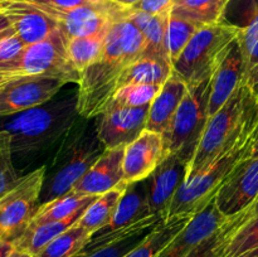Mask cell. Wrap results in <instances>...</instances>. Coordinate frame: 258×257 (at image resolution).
<instances>
[{"label": "cell", "mask_w": 258, "mask_h": 257, "mask_svg": "<svg viewBox=\"0 0 258 257\" xmlns=\"http://www.w3.org/2000/svg\"><path fill=\"white\" fill-rule=\"evenodd\" d=\"M27 2L33 3V4H43L49 5V7L62 8V9H72V8L92 4L88 0H27Z\"/></svg>", "instance_id": "cell-40"}, {"label": "cell", "mask_w": 258, "mask_h": 257, "mask_svg": "<svg viewBox=\"0 0 258 257\" xmlns=\"http://www.w3.org/2000/svg\"><path fill=\"white\" fill-rule=\"evenodd\" d=\"M9 257H34V256H30V254L24 253V252H20V251H17V249H15V251L13 252Z\"/></svg>", "instance_id": "cell-48"}, {"label": "cell", "mask_w": 258, "mask_h": 257, "mask_svg": "<svg viewBox=\"0 0 258 257\" xmlns=\"http://www.w3.org/2000/svg\"><path fill=\"white\" fill-rule=\"evenodd\" d=\"M45 166L35 169L0 196V238L14 241L40 207Z\"/></svg>", "instance_id": "cell-9"}, {"label": "cell", "mask_w": 258, "mask_h": 257, "mask_svg": "<svg viewBox=\"0 0 258 257\" xmlns=\"http://www.w3.org/2000/svg\"><path fill=\"white\" fill-rule=\"evenodd\" d=\"M121 10H122L123 15L138 27L145 39V50H144L143 55L163 58V59L169 60L168 54H166L165 35L171 12L149 14V13L144 12Z\"/></svg>", "instance_id": "cell-25"}, {"label": "cell", "mask_w": 258, "mask_h": 257, "mask_svg": "<svg viewBox=\"0 0 258 257\" xmlns=\"http://www.w3.org/2000/svg\"><path fill=\"white\" fill-rule=\"evenodd\" d=\"M105 150L97 138L96 126L90 131L86 125L76 126L75 123L64 136L50 168H45L40 206L72 190L75 184L90 170Z\"/></svg>", "instance_id": "cell-2"}, {"label": "cell", "mask_w": 258, "mask_h": 257, "mask_svg": "<svg viewBox=\"0 0 258 257\" xmlns=\"http://www.w3.org/2000/svg\"><path fill=\"white\" fill-rule=\"evenodd\" d=\"M191 217L178 216L163 219L138 246L125 257H158L169 242L184 228Z\"/></svg>", "instance_id": "cell-29"}, {"label": "cell", "mask_w": 258, "mask_h": 257, "mask_svg": "<svg viewBox=\"0 0 258 257\" xmlns=\"http://www.w3.org/2000/svg\"><path fill=\"white\" fill-rule=\"evenodd\" d=\"M164 218L160 216H151L134 226L107 234V236L91 238L90 243L103 241V239L113 238L108 243L101 244L91 249H82L73 257H125L131 249L135 248Z\"/></svg>", "instance_id": "cell-23"}, {"label": "cell", "mask_w": 258, "mask_h": 257, "mask_svg": "<svg viewBox=\"0 0 258 257\" xmlns=\"http://www.w3.org/2000/svg\"><path fill=\"white\" fill-rule=\"evenodd\" d=\"M258 248V199L228 218L218 231L219 257H237Z\"/></svg>", "instance_id": "cell-17"}, {"label": "cell", "mask_w": 258, "mask_h": 257, "mask_svg": "<svg viewBox=\"0 0 258 257\" xmlns=\"http://www.w3.org/2000/svg\"><path fill=\"white\" fill-rule=\"evenodd\" d=\"M3 2H27V0H3Z\"/></svg>", "instance_id": "cell-50"}, {"label": "cell", "mask_w": 258, "mask_h": 257, "mask_svg": "<svg viewBox=\"0 0 258 257\" xmlns=\"http://www.w3.org/2000/svg\"><path fill=\"white\" fill-rule=\"evenodd\" d=\"M97 197L98 196H86V194L73 190L68 191L67 194L49 203L42 204L28 226H38V224L49 223V222L63 221L78 213H82Z\"/></svg>", "instance_id": "cell-28"}, {"label": "cell", "mask_w": 258, "mask_h": 257, "mask_svg": "<svg viewBox=\"0 0 258 257\" xmlns=\"http://www.w3.org/2000/svg\"><path fill=\"white\" fill-rule=\"evenodd\" d=\"M151 216H156V214H153L150 209L148 178L140 181H134L126 186L115 216L112 217L110 223L93 233L92 238L116 233Z\"/></svg>", "instance_id": "cell-21"}, {"label": "cell", "mask_w": 258, "mask_h": 257, "mask_svg": "<svg viewBox=\"0 0 258 257\" xmlns=\"http://www.w3.org/2000/svg\"><path fill=\"white\" fill-rule=\"evenodd\" d=\"M251 158H258V127L256 130V134H254L253 141H252Z\"/></svg>", "instance_id": "cell-44"}, {"label": "cell", "mask_w": 258, "mask_h": 257, "mask_svg": "<svg viewBox=\"0 0 258 257\" xmlns=\"http://www.w3.org/2000/svg\"><path fill=\"white\" fill-rule=\"evenodd\" d=\"M64 81L50 77H19L0 88V117L17 115L52 100Z\"/></svg>", "instance_id": "cell-10"}, {"label": "cell", "mask_w": 258, "mask_h": 257, "mask_svg": "<svg viewBox=\"0 0 258 257\" xmlns=\"http://www.w3.org/2000/svg\"><path fill=\"white\" fill-rule=\"evenodd\" d=\"M0 12L9 18L15 34L25 45L42 42L59 29L54 19L32 3L0 0Z\"/></svg>", "instance_id": "cell-18"}, {"label": "cell", "mask_w": 258, "mask_h": 257, "mask_svg": "<svg viewBox=\"0 0 258 257\" xmlns=\"http://www.w3.org/2000/svg\"><path fill=\"white\" fill-rule=\"evenodd\" d=\"M237 257H258V248L252 249V251L246 252V253L241 254V256H237Z\"/></svg>", "instance_id": "cell-46"}, {"label": "cell", "mask_w": 258, "mask_h": 257, "mask_svg": "<svg viewBox=\"0 0 258 257\" xmlns=\"http://www.w3.org/2000/svg\"><path fill=\"white\" fill-rule=\"evenodd\" d=\"M12 136L4 128H0V196L9 190L19 180L13 165Z\"/></svg>", "instance_id": "cell-36"}, {"label": "cell", "mask_w": 258, "mask_h": 257, "mask_svg": "<svg viewBox=\"0 0 258 257\" xmlns=\"http://www.w3.org/2000/svg\"><path fill=\"white\" fill-rule=\"evenodd\" d=\"M126 146L106 149L90 170L75 184L72 190L86 196H101L123 180V154Z\"/></svg>", "instance_id": "cell-20"}, {"label": "cell", "mask_w": 258, "mask_h": 257, "mask_svg": "<svg viewBox=\"0 0 258 257\" xmlns=\"http://www.w3.org/2000/svg\"><path fill=\"white\" fill-rule=\"evenodd\" d=\"M257 127L258 91L244 82L221 110L208 118L198 149L189 164L186 179L196 176L236 146L251 141Z\"/></svg>", "instance_id": "cell-1"}, {"label": "cell", "mask_w": 258, "mask_h": 257, "mask_svg": "<svg viewBox=\"0 0 258 257\" xmlns=\"http://www.w3.org/2000/svg\"><path fill=\"white\" fill-rule=\"evenodd\" d=\"M67 40L64 33L57 29L47 39L25 45L14 59L0 67V72L8 82L19 77H50L66 83H78L81 75L70 62Z\"/></svg>", "instance_id": "cell-5"}, {"label": "cell", "mask_w": 258, "mask_h": 257, "mask_svg": "<svg viewBox=\"0 0 258 257\" xmlns=\"http://www.w3.org/2000/svg\"><path fill=\"white\" fill-rule=\"evenodd\" d=\"M166 155L161 134L144 130L123 154V180L127 184L149 178Z\"/></svg>", "instance_id": "cell-16"}, {"label": "cell", "mask_w": 258, "mask_h": 257, "mask_svg": "<svg viewBox=\"0 0 258 257\" xmlns=\"http://www.w3.org/2000/svg\"><path fill=\"white\" fill-rule=\"evenodd\" d=\"M13 34H15V30L13 27L8 28V29H5V30H2V32H0V40L5 39V38L10 37V35H13Z\"/></svg>", "instance_id": "cell-45"}, {"label": "cell", "mask_w": 258, "mask_h": 257, "mask_svg": "<svg viewBox=\"0 0 258 257\" xmlns=\"http://www.w3.org/2000/svg\"><path fill=\"white\" fill-rule=\"evenodd\" d=\"M77 116L80 115L75 96L52 106L42 105L17 113L3 128L12 136L13 154L32 153L48 148L67 135Z\"/></svg>", "instance_id": "cell-3"}, {"label": "cell", "mask_w": 258, "mask_h": 257, "mask_svg": "<svg viewBox=\"0 0 258 257\" xmlns=\"http://www.w3.org/2000/svg\"><path fill=\"white\" fill-rule=\"evenodd\" d=\"M258 199V158L239 161L217 193L214 202L227 218L241 213Z\"/></svg>", "instance_id": "cell-11"}, {"label": "cell", "mask_w": 258, "mask_h": 257, "mask_svg": "<svg viewBox=\"0 0 258 257\" xmlns=\"http://www.w3.org/2000/svg\"><path fill=\"white\" fill-rule=\"evenodd\" d=\"M161 86L133 83L121 87L113 95L108 107H141L150 105L160 91ZM107 107V108H108Z\"/></svg>", "instance_id": "cell-35"}, {"label": "cell", "mask_w": 258, "mask_h": 257, "mask_svg": "<svg viewBox=\"0 0 258 257\" xmlns=\"http://www.w3.org/2000/svg\"><path fill=\"white\" fill-rule=\"evenodd\" d=\"M188 85L175 73H171L160 87L156 97L150 103L146 121V130L159 133L163 135L170 126L184 96Z\"/></svg>", "instance_id": "cell-24"}, {"label": "cell", "mask_w": 258, "mask_h": 257, "mask_svg": "<svg viewBox=\"0 0 258 257\" xmlns=\"http://www.w3.org/2000/svg\"><path fill=\"white\" fill-rule=\"evenodd\" d=\"M93 234L78 223L53 239L37 257H73L82 251Z\"/></svg>", "instance_id": "cell-33"}, {"label": "cell", "mask_w": 258, "mask_h": 257, "mask_svg": "<svg viewBox=\"0 0 258 257\" xmlns=\"http://www.w3.org/2000/svg\"><path fill=\"white\" fill-rule=\"evenodd\" d=\"M174 0H139L135 5L128 9L131 12H144L149 14H160V13L171 12Z\"/></svg>", "instance_id": "cell-38"}, {"label": "cell", "mask_w": 258, "mask_h": 257, "mask_svg": "<svg viewBox=\"0 0 258 257\" xmlns=\"http://www.w3.org/2000/svg\"><path fill=\"white\" fill-rule=\"evenodd\" d=\"M127 185V183H123L98 196L83 212L77 223L90 231L92 234L96 233L98 229L107 226L112 217L115 216L121 197Z\"/></svg>", "instance_id": "cell-30"}, {"label": "cell", "mask_w": 258, "mask_h": 257, "mask_svg": "<svg viewBox=\"0 0 258 257\" xmlns=\"http://www.w3.org/2000/svg\"><path fill=\"white\" fill-rule=\"evenodd\" d=\"M231 0H174L171 14L201 25L223 20Z\"/></svg>", "instance_id": "cell-31"}, {"label": "cell", "mask_w": 258, "mask_h": 257, "mask_svg": "<svg viewBox=\"0 0 258 257\" xmlns=\"http://www.w3.org/2000/svg\"><path fill=\"white\" fill-rule=\"evenodd\" d=\"M15 251L13 241L10 239H0V257H9Z\"/></svg>", "instance_id": "cell-41"}, {"label": "cell", "mask_w": 258, "mask_h": 257, "mask_svg": "<svg viewBox=\"0 0 258 257\" xmlns=\"http://www.w3.org/2000/svg\"><path fill=\"white\" fill-rule=\"evenodd\" d=\"M252 141L253 139L236 146L196 176L186 179L171 202L168 218L178 216L193 217L204 211L214 201L234 166L251 156Z\"/></svg>", "instance_id": "cell-6"}, {"label": "cell", "mask_w": 258, "mask_h": 257, "mask_svg": "<svg viewBox=\"0 0 258 257\" xmlns=\"http://www.w3.org/2000/svg\"><path fill=\"white\" fill-rule=\"evenodd\" d=\"M227 221L228 218L218 211L213 201L204 211L191 217L158 257H188L194 249L214 236Z\"/></svg>", "instance_id": "cell-15"}, {"label": "cell", "mask_w": 258, "mask_h": 257, "mask_svg": "<svg viewBox=\"0 0 258 257\" xmlns=\"http://www.w3.org/2000/svg\"><path fill=\"white\" fill-rule=\"evenodd\" d=\"M24 47L25 44L17 34H13L0 40V67L14 59L24 49Z\"/></svg>", "instance_id": "cell-37"}, {"label": "cell", "mask_w": 258, "mask_h": 257, "mask_svg": "<svg viewBox=\"0 0 258 257\" xmlns=\"http://www.w3.org/2000/svg\"><path fill=\"white\" fill-rule=\"evenodd\" d=\"M209 93L211 78L188 86L170 126L163 134L166 154H178L190 164L208 122Z\"/></svg>", "instance_id": "cell-7"}, {"label": "cell", "mask_w": 258, "mask_h": 257, "mask_svg": "<svg viewBox=\"0 0 258 257\" xmlns=\"http://www.w3.org/2000/svg\"><path fill=\"white\" fill-rule=\"evenodd\" d=\"M82 214L83 212L63 221L49 222V223L38 224V226H28L13 241L15 249L37 257L53 239L71 228L73 224L77 223Z\"/></svg>", "instance_id": "cell-26"}, {"label": "cell", "mask_w": 258, "mask_h": 257, "mask_svg": "<svg viewBox=\"0 0 258 257\" xmlns=\"http://www.w3.org/2000/svg\"><path fill=\"white\" fill-rule=\"evenodd\" d=\"M130 63L103 55L86 68L80 76L77 88V111L82 118H96L105 112L118 90V81Z\"/></svg>", "instance_id": "cell-8"}, {"label": "cell", "mask_w": 258, "mask_h": 257, "mask_svg": "<svg viewBox=\"0 0 258 257\" xmlns=\"http://www.w3.org/2000/svg\"><path fill=\"white\" fill-rule=\"evenodd\" d=\"M238 33L237 25L224 20L203 25L173 65V72L188 86L209 80Z\"/></svg>", "instance_id": "cell-4"}, {"label": "cell", "mask_w": 258, "mask_h": 257, "mask_svg": "<svg viewBox=\"0 0 258 257\" xmlns=\"http://www.w3.org/2000/svg\"><path fill=\"white\" fill-rule=\"evenodd\" d=\"M108 27L93 35L75 37L67 40L68 58H70L71 65L78 71L80 75L86 68L90 67L91 65L96 63L102 57Z\"/></svg>", "instance_id": "cell-32"}, {"label": "cell", "mask_w": 258, "mask_h": 257, "mask_svg": "<svg viewBox=\"0 0 258 257\" xmlns=\"http://www.w3.org/2000/svg\"><path fill=\"white\" fill-rule=\"evenodd\" d=\"M242 83H244V60L241 47L236 39L211 77L209 117L221 110Z\"/></svg>", "instance_id": "cell-19"}, {"label": "cell", "mask_w": 258, "mask_h": 257, "mask_svg": "<svg viewBox=\"0 0 258 257\" xmlns=\"http://www.w3.org/2000/svg\"><path fill=\"white\" fill-rule=\"evenodd\" d=\"M90 3H92V4H96V5H108V4H113L111 0H88Z\"/></svg>", "instance_id": "cell-47"}, {"label": "cell", "mask_w": 258, "mask_h": 257, "mask_svg": "<svg viewBox=\"0 0 258 257\" xmlns=\"http://www.w3.org/2000/svg\"><path fill=\"white\" fill-rule=\"evenodd\" d=\"M189 161L178 154H166L161 163L149 176V202L153 214L168 218L176 191L185 181Z\"/></svg>", "instance_id": "cell-14"}, {"label": "cell", "mask_w": 258, "mask_h": 257, "mask_svg": "<svg viewBox=\"0 0 258 257\" xmlns=\"http://www.w3.org/2000/svg\"><path fill=\"white\" fill-rule=\"evenodd\" d=\"M0 239H2V238H0Z\"/></svg>", "instance_id": "cell-51"}, {"label": "cell", "mask_w": 258, "mask_h": 257, "mask_svg": "<svg viewBox=\"0 0 258 257\" xmlns=\"http://www.w3.org/2000/svg\"><path fill=\"white\" fill-rule=\"evenodd\" d=\"M33 4V3H32ZM42 12L49 15L59 25L66 37H87L106 29L112 22L113 17L120 9L115 4L108 5H82L72 9L34 4Z\"/></svg>", "instance_id": "cell-13"}, {"label": "cell", "mask_w": 258, "mask_h": 257, "mask_svg": "<svg viewBox=\"0 0 258 257\" xmlns=\"http://www.w3.org/2000/svg\"><path fill=\"white\" fill-rule=\"evenodd\" d=\"M148 106L108 107L96 117V133L105 149L127 146L146 128Z\"/></svg>", "instance_id": "cell-12"}, {"label": "cell", "mask_w": 258, "mask_h": 257, "mask_svg": "<svg viewBox=\"0 0 258 257\" xmlns=\"http://www.w3.org/2000/svg\"><path fill=\"white\" fill-rule=\"evenodd\" d=\"M188 257H219L218 232L202 243L198 248L194 249Z\"/></svg>", "instance_id": "cell-39"}, {"label": "cell", "mask_w": 258, "mask_h": 257, "mask_svg": "<svg viewBox=\"0 0 258 257\" xmlns=\"http://www.w3.org/2000/svg\"><path fill=\"white\" fill-rule=\"evenodd\" d=\"M238 42L244 60V82L258 91V0L237 2Z\"/></svg>", "instance_id": "cell-22"}, {"label": "cell", "mask_w": 258, "mask_h": 257, "mask_svg": "<svg viewBox=\"0 0 258 257\" xmlns=\"http://www.w3.org/2000/svg\"><path fill=\"white\" fill-rule=\"evenodd\" d=\"M116 7H118L120 9H128L133 5H135L139 0H111Z\"/></svg>", "instance_id": "cell-42"}, {"label": "cell", "mask_w": 258, "mask_h": 257, "mask_svg": "<svg viewBox=\"0 0 258 257\" xmlns=\"http://www.w3.org/2000/svg\"><path fill=\"white\" fill-rule=\"evenodd\" d=\"M201 28V25L191 23L189 20L179 18L176 15L170 14L166 28L165 35V47L166 54L171 65L176 62L180 54L183 53L184 48L186 47L197 30Z\"/></svg>", "instance_id": "cell-34"}, {"label": "cell", "mask_w": 258, "mask_h": 257, "mask_svg": "<svg viewBox=\"0 0 258 257\" xmlns=\"http://www.w3.org/2000/svg\"><path fill=\"white\" fill-rule=\"evenodd\" d=\"M10 27H12V23H10L9 18H8L4 13L0 12V32L8 29V28Z\"/></svg>", "instance_id": "cell-43"}, {"label": "cell", "mask_w": 258, "mask_h": 257, "mask_svg": "<svg viewBox=\"0 0 258 257\" xmlns=\"http://www.w3.org/2000/svg\"><path fill=\"white\" fill-rule=\"evenodd\" d=\"M7 82H8V80H7V77H5V75L4 73L0 72V88H2Z\"/></svg>", "instance_id": "cell-49"}, {"label": "cell", "mask_w": 258, "mask_h": 257, "mask_svg": "<svg viewBox=\"0 0 258 257\" xmlns=\"http://www.w3.org/2000/svg\"><path fill=\"white\" fill-rule=\"evenodd\" d=\"M173 73V65L163 58L141 55L125 68L118 81V90L133 83L163 86Z\"/></svg>", "instance_id": "cell-27"}]
</instances>
